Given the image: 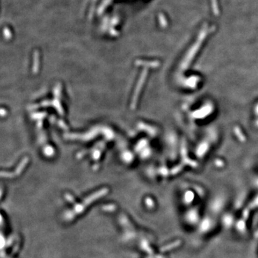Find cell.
I'll list each match as a JSON object with an SVG mask.
<instances>
[{
    "instance_id": "obj_6",
    "label": "cell",
    "mask_w": 258,
    "mask_h": 258,
    "mask_svg": "<svg viewBox=\"0 0 258 258\" xmlns=\"http://www.w3.org/2000/svg\"><path fill=\"white\" fill-rule=\"evenodd\" d=\"M250 215H251V209L248 206L247 208L244 209L243 212H242V216H241V217H242V219H245L246 221H247V220L249 219V218H250Z\"/></svg>"
},
{
    "instance_id": "obj_7",
    "label": "cell",
    "mask_w": 258,
    "mask_h": 258,
    "mask_svg": "<svg viewBox=\"0 0 258 258\" xmlns=\"http://www.w3.org/2000/svg\"><path fill=\"white\" fill-rule=\"evenodd\" d=\"M193 200H194V196L192 194H186V198L184 199V204L186 205H190L192 203Z\"/></svg>"
},
{
    "instance_id": "obj_5",
    "label": "cell",
    "mask_w": 258,
    "mask_h": 258,
    "mask_svg": "<svg viewBox=\"0 0 258 258\" xmlns=\"http://www.w3.org/2000/svg\"><path fill=\"white\" fill-rule=\"evenodd\" d=\"M182 244V241L181 239H176V240L173 241V242H171V243L166 244L164 247H162L161 249V251L162 252H169L171 251V250H175V249L179 248V247H181Z\"/></svg>"
},
{
    "instance_id": "obj_4",
    "label": "cell",
    "mask_w": 258,
    "mask_h": 258,
    "mask_svg": "<svg viewBox=\"0 0 258 258\" xmlns=\"http://www.w3.org/2000/svg\"><path fill=\"white\" fill-rule=\"evenodd\" d=\"M247 222L245 219L240 217V219L236 220L235 227L236 230L239 232L240 235H245L247 231Z\"/></svg>"
},
{
    "instance_id": "obj_2",
    "label": "cell",
    "mask_w": 258,
    "mask_h": 258,
    "mask_svg": "<svg viewBox=\"0 0 258 258\" xmlns=\"http://www.w3.org/2000/svg\"><path fill=\"white\" fill-rule=\"evenodd\" d=\"M216 222L215 219L211 216H205L202 217L200 222L198 224V231L202 235H205L212 232L215 229Z\"/></svg>"
},
{
    "instance_id": "obj_8",
    "label": "cell",
    "mask_w": 258,
    "mask_h": 258,
    "mask_svg": "<svg viewBox=\"0 0 258 258\" xmlns=\"http://www.w3.org/2000/svg\"><path fill=\"white\" fill-rule=\"evenodd\" d=\"M249 207H250L251 209H258V197L252 202V204L249 206Z\"/></svg>"
},
{
    "instance_id": "obj_3",
    "label": "cell",
    "mask_w": 258,
    "mask_h": 258,
    "mask_svg": "<svg viewBox=\"0 0 258 258\" xmlns=\"http://www.w3.org/2000/svg\"><path fill=\"white\" fill-rule=\"evenodd\" d=\"M222 224L225 229H229L235 226L236 220L235 217L231 213H225L222 217Z\"/></svg>"
},
{
    "instance_id": "obj_9",
    "label": "cell",
    "mask_w": 258,
    "mask_h": 258,
    "mask_svg": "<svg viewBox=\"0 0 258 258\" xmlns=\"http://www.w3.org/2000/svg\"><path fill=\"white\" fill-rule=\"evenodd\" d=\"M254 237L256 238V239H258V228L257 229V230H256L255 232Z\"/></svg>"
},
{
    "instance_id": "obj_1",
    "label": "cell",
    "mask_w": 258,
    "mask_h": 258,
    "mask_svg": "<svg viewBox=\"0 0 258 258\" xmlns=\"http://www.w3.org/2000/svg\"><path fill=\"white\" fill-rule=\"evenodd\" d=\"M184 222L189 226H198L200 222L202 217H201L200 212L197 208L193 207L190 208L186 211L184 215Z\"/></svg>"
}]
</instances>
